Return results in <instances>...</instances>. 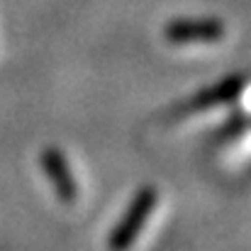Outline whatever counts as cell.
<instances>
[{"label":"cell","mask_w":251,"mask_h":251,"mask_svg":"<svg viewBox=\"0 0 251 251\" xmlns=\"http://www.w3.org/2000/svg\"><path fill=\"white\" fill-rule=\"evenodd\" d=\"M159 202V190L154 185H144L134 200L129 202V207L125 210V215L120 217V222L115 225V229L107 237V251H129L132 244L137 242L144 222L151 217L154 207Z\"/></svg>","instance_id":"cell-1"},{"label":"cell","mask_w":251,"mask_h":251,"mask_svg":"<svg viewBox=\"0 0 251 251\" xmlns=\"http://www.w3.org/2000/svg\"><path fill=\"white\" fill-rule=\"evenodd\" d=\"M227 27L217 17H198V20H171L164 25V39L171 44H212L222 42Z\"/></svg>","instance_id":"cell-2"},{"label":"cell","mask_w":251,"mask_h":251,"mask_svg":"<svg viewBox=\"0 0 251 251\" xmlns=\"http://www.w3.org/2000/svg\"><path fill=\"white\" fill-rule=\"evenodd\" d=\"M39 161H42V171H44L47 180L51 183L56 198H59L61 202H66V205L76 202V200H78V183H76V178H74V173H71V168H69L66 156H64L56 147H47V149L42 151Z\"/></svg>","instance_id":"cell-3"},{"label":"cell","mask_w":251,"mask_h":251,"mask_svg":"<svg viewBox=\"0 0 251 251\" xmlns=\"http://www.w3.org/2000/svg\"><path fill=\"white\" fill-rule=\"evenodd\" d=\"M247 85L244 76H229V78H222L217 85L212 88H202L190 102H188V110H207V107H217V105H227L232 100H237L242 95Z\"/></svg>","instance_id":"cell-4"}]
</instances>
